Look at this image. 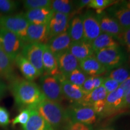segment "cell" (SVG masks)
Returning <instances> with one entry per match:
<instances>
[{
  "instance_id": "obj_1",
  "label": "cell",
  "mask_w": 130,
  "mask_h": 130,
  "mask_svg": "<svg viewBox=\"0 0 130 130\" xmlns=\"http://www.w3.org/2000/svg\"><path fill=\"white\" fill-rule=\"evenodd\" d=\"M9 89L16 104L22 108H34L45 100L39 86L25 79L14 78L10 81Z\"/></svg>"
},
{
  "instance_id": "obj_2",
  "label": "cell",
  "mask_w": 130,
  "mask_h": 130,
  "mask_svg": "<svg viewBox=\"0 0 130 130\" xmlns=\"http://www.w3.org/2000/svg\"><path fill=\"white\" fill-rule=\"evenodd\" d=\"M54 130L62 129L69 121L67 111L58 102L45 100L34 108Z\"/></svg>"
},
{
  "instance_id": "obj_35",
  "label": "cell",
  "mask_w": 130,
  "mask_h": 130,
  "mask_svg": "<svg viewBox=\"0 0 130 130\" xmlns=\"http://www.w3.org/2000/svg\"><path fill=\"white\" fill-rule=\"evenodd\" d=\"M62 130H93L91 125L83 124L77 122H75L69 119L64 126L62 128Z\"/></svg>"
},
{
  "instance_id": "obj_27",
  "label": "cell",
  "mask_w": 130,
  "mask_h": 130,
  "mask_svg": "<svg viewBox=\"0 0 130 130\" xmlns=\"http://www.w3.org/2000/svg\"><path fill=\"white\" fill-rule=\"evenodd\" d=\"M107 94L108 93L104 87L102 86L98 88L93 89L90 93L86 95L78 104L92 107L96 102L101 100H105Z\"/></svg>"
},
{
  "instance_id": "obj_43",
  "label": "cell",
  "mask_w": 130,
  "mask_h": 130,
  "mask_svg": "<svg viewBox=\"0 0 130 130\" xmlns=\"http://www.w3.org/2000/svg\"><path fill=\"white\" fill-rule=\"evenodd\" d=\"M7 89V86L2 79L0 78V100L4 96Z\"/></svg>"
},
{
  "instance_id": "obj_12",
  "label": "cell",
  "mask_w": 130,
  "mask_h": 130,
  "mask_svg": "<svg viewBox=\"0 0 130 130\" xmlns=\"http://www.w3.org/2000/svg\"><path fill=\"white\" fill-rule=\"evenodd\" d=\"M56 56L60 74L66 77L74 70L79 68V61L70 52L66 51Z\"/></svg>"
},
{
  "instance_id": "obj_47",
  "label": "cell",
  "mask_w": 130,
  "mask_h": 130,
  "mask_svg": "<svg viewBox=\"0 0 130 130\" xmlns=\"http://www.w3.org/2000/svg\"><path fill=\"white\" fill-rule=\"evenodd\" d=\"M128 60H129V61L130 62V52H129V55H128Z\"/></svg>"
},
{
  "instance_id": "obj_32",
  "label": "cell",
  "mask_w": 130,
  "mask_h": 130,
  "mask_svg": "<svg viewBox=\"0 0 130 130\" xmlns=\"http://www.w3.org/2000/svg\"><path fill=\"white\" fill-rule=\"evenodd\" d=\"M117 1L113 0H90L88 6L90 8L95 9L98 14L102 13L106 8L110 7Z\"/></svg>"
},
{
  "instance_id": "obj_24",
  "label": "cell",
  "mask_w": 130,
  "mask_h": 130,
  "mask_svg": "<svg viewBox=\"0 0 130 130\" xmlns=\"http://www.w3.org/2000/svg\"><path fill=\"white\" fill-rule=\"evenodd\" d=\"M13 63L0 46V77L10 81L16 77Z\"/></svg>"
},
{
  "instance_id": "obj_39",
  "label": "cell",
  "mask_w": 130,
  "mask_h": 130,
  "mask_svg": "<svg viewBox=\"0 0 130 130\" xmlns=\"http://www.w3.org/2000/svg\"><path fill=\"white\" fill-rule=\"evenodd\" d=\"M121 43L126 46L128 52H130V27L123 30L121 41Z\"/></svg>"
},
{
  "instance_id": "obj_23",
  "label": "cell",
  "mask_w": 130,
  "mask_h": 130,
  "mask_svg": "<svg viewBox=\"0 0 130 130\" xmlns=\"http://www.w3.org/2000/svg\"><path fill=\"white\" fill-rule=\"evenodd\" d=\"M109 13L123 30L129 28L130 10L121 4L111 7L109 9Z\"/></svg>"
},
{
  "instance_id": "obj_38",
  "label": "cell",
  "mask_w": 130,
  "mask_h": 130,
  "mask_svg": "<svg viewBox=\"0 0 130 130\" xmlns=\"http://www.w3.org/2000/svg\"><path fill=\"white\" fill-rule=\"evenodd\" d=\"M10 123L9 113L6 108L0 106V125L6 126Z\"/></svg>"
},
{
  "instance_id": "obj_41",
  "label": "cell",
  "mask_w": 130,
  "mask_h": 130,
  "mask_svg": "<svg viewBox=\"0 0 130 130\" xmlns=\"http://www.w3.org/2000/svg\"><path fill=\"white\" fill-rule=\"evenodd\" d=\"M105 78L100 77V76H97V77H93V83L95 89L101 87L103 84V82L104 81Z\"/></svg>"
},
{
  "instance_id": "obj_33",
  "label": "cell",
  "mask_w": 130,
  "mask_h": 130,
  "mask_svg": "<svg viewBox=\"0 0 130 130\" xmlns=\"http://www.w3.org/2000/svg\"><path fill=\"white\" fill-rule=\"evenodd\" d=\"M50 0H25L23 1L24 7L27 10L40 8H50Z\"/></svg>"
},
{
  "instance_id": "obj_31",
  "label": "cell",
  "mask_w": 130,
  "mask_h": 130,
  "mask_svg": "<svg viewBox=\"0 0 130 130\" xmlns=\"http://www.w3.org/2000/svg\"><path fill=\"white\" fill-rule=\"evenodd\" d=\"M129 75L128 69L124 67H119L111 71L108 74V77L116 81L120 84L125 80L128 77H129Z\"/></svg>"
},
{
  "instance_id": "obj_5",
  "label": "cell",
  "mask_w": 130,
  "mask_h": 130,
  "mask_svg": "<svg viewBox=\"0 0 130 130\" xmlns=\"http://www.w3.org/2000/svg\"><path fill=\"white\" fill-rule=\"evenodd\" d=\"M25 43L15 34L0 28V46L13 61L20 54Z\"/></svg>"
},
{
  "instance_id": "obj_13",
  "label": "cell",
  "mask_w": 130,
  "mask_h": 130,
  "mask_svg": "<svg viewBox=\"0 0 130 130\" xmlns=\"http://www.w3.org/2000/svg\"><path fill=\"white\" fill-rule=\"evenodd\" d=\"M49 40L48 24H29L27 30L26 43L46 44Z\"/></svg>"
},
{
  "instance_id": "obj_45",
  "label": "cell",
  "mask_w": 130,
  "mask_h": 130,
  "mask_svg": "<svg viewBox=\"0 0 130 130\" xmlns=\"http://www.w3.org/2000/svg\"><path fill=\"white\" fill-rule=\"evenodd\" d=\"M123 6L127 8L129 10H130V1H122L121 3Z\"/></svg>"
},
{
  "instance_id": "obj_18",
  "label": "cell",
  "mask_w": 130,
  "mask_h": 130,
  "mask_svg": "<svg viewBox=\"0 0 130 130\" xmlns=\"http://www.w3.org/2000/svg\"><path fill=\"white\" fill-rule=\"evenodd\" d=\"M79 68L90 77H97L107 72L104 66L101 64L94 56L79 61Z\"/></svg>"
},
{
  "instance_id": "obj_8",
  "label": "cell",
  "mask_w": 130,
  "mask_h": 130,
  "mask_svg": "<svg viewBox=\"0 0 130 130\" xmlns=\"http://www.w3.org/2000/svg\"><path fill=\"white\" fill-rule=\"evenodd\" d=\"M45 44L37 43H25L21 54L41 75L43 74V53Z\"/></svg>"
},
{
  "instance_id": "obj_11",
  "label": "cell",
  "mask_w": 130,
  "mask_h": 130,
  "mask_svg": "<svg viewBox=\"0 0 130 130\" xmlns=\"http://www.w3.org/2000/svg\"><path fill=\"white\" fill-rule=\"evenodd\" d=\"M83 22L84 41L91 42L102 33L96 15L92 12H86L82 17Z\"/></svg>"
},
{
  "instance_id": "obj_26",
  "label": "cell",
  "mask_w": 130,
  "mask_h": 130,
  "mask_svg": "<svg viewBox=\"0 0 130 130\" xmlns=\"http://www.w3.org/2000/svg\"><path fill=\"white\" fill-rule=\"evenodd\" d=\"M91 45L95 54L103 49L119 46L118 41L111 36L104 32H102L91 42Z\"/></svg>"
},
{
  "instance_id": "obj_14",
  "label": "cell",
  "mask_w": 130,
  "mask_h": 130,
  "mask_svg": "<svg viewBox=\"0 0 130 130\" xmlns=\"http://www.w3.org/2000/svg\"><path fill=\"white\" fill-rule=\"evenodd\" d=\"M57 77L60 83L63 96L74 104H78L86 95L81 87L69 83L61 74L58 75Z\"/></svg>"
},
{
  "instance_id": "obj_34",
  "label": "cell",
  "mask_w": 130,
  "mask_h": 130,
  "mask_svg": "<svg viewBox=\"0 0 130 130\" xmlns=\"http://www.w3.org/2000/svg\"><path fill=\"white\" fill-rule=\"evenodd\" d=\"M30 108H27L22 109L20 113H19V115L12 120V123L13 126H14L18 124L21 125L22 126L25 125L27 122H28L29 118H30Z\"/></svg>"
},
{
  "instance_id": "obj_30",
  "label": "cell",
  "mask_w": 130,
  "mask_h": 130,
  "mask_svg": "<svg viewBox=\"0 0 130 130\" xmlns=\"http://www.w3.org/2000/svg\"><path fill=\"white\" fill-rule=\"evenodd\" d=\"M19 1L14 0H0V13L8 15L15 12L19 7Z\"/></svg>"
},
{
  "instance_id": "obj_7",
  "label": "cell",
  "mask_w": 130,
  "mask_h": 130,
  "mask_svg": "<svg viewBox=\"0 0 130 130\" xmlns=\"http://www.w3.org/2000/svg\"><path fill=\"white\" fill-rule=\"evenodd\" d=\"M66 111L71 121L87 125L93 124L97 120L96 114L91 107L73 104Z\"/></svg>"
},
{
  "instance_id": "obj_17",
  "label": "cell",
  "mask_w": 130,
  "mask_h": 130,
  "mask_svg": "<svg viewBox=\"0 0 130 130\" xmlns=\"http://www.w3.org/2000/svg\"><path fill=\"white\" fill-rule=\"evenodd\" d=\"M53 12L50 8H40L27 10L25 17L31 24H48L53 16Z\"/></svg>"
},
{
  "instance_id": "obj_19",
  "label": "cell",
  "mask_w": 130,
  "mask_h": 130,
  "mask_svg": "<svg viewBox=\"0 0 130 130\" xmlns=\"http://www.w3.org/2000/svg\"><path fill=\"white\" fill-rule=\"evenodd\" d=\"M14 62L27 80L32 81L41 75L33 65L27 60L21 54L15 58Z\"/></svg>"
},
{
  "instance_id": "obj_15",
  "label": "cell",
  "mask_w": 130,
  "mask_h": 130,
  "mask_svg": "<svg viewBox=\"0 0 130 130\" xmlns=\"http://www.w3.org/2000/svg\"><path fill=\"white\" fill-rule=\"evenodd\" d=\"M69 25V16L53 12V16L48 24L49 40L52 37L67 31Z\"/></svg>"
},
{
  "instance_id": "obj_4",
  "label": "cell",
  "mask_w": 130,
  "mask_h": 130,
  "mask_svg": "<svg viewBox=\"0 0 130 130\" xmlns=\"http://www.w3.org/2000/svg\"><path fill=\"white\" fill-rule=\"evenodd\" d=\"M94 56L107 71L121 67L126 60L125 55L120 46L103 49Z\"/></svg>"
},
{
  "instance_id": "obj_20",
  "label": "cell",
  "mask_w": 130,
  "mask_h": 130,
  "mask_svg": "<svg viewBox=\"0 0 130 130\" xmlns=\"http://www.w3.org/2000/svg\"><path fill=\"white\" fill-rule=\"evenodd\" d=\"M68 51L79 61L93 56L95 54L91 43L84 40L72 42Z\"/></svg>"
},
{
  "instance_id": "obj_25",
  "label": "cell",
  "mask_w": 130,
  "mask_h": 130,
  "mask_svg": "<svg viewBox=\"0 0 130 130\" xmlns=\"http://www.w3.org/2000/svg\"><path fill=\"white\" fill-rule=\"evenodd\" d=\"M68 32L72 42L84 40L83 22L82 17L76 16L70 22Z\"/></svg>"
},
{
  "instance_id": "obj_36",
  "label": "cell",
  "mask_w": 130,
  "mask_h": 130,
  "mask_svg": "<svg viewBox=\"0 0 130 130\" xmlns=\"http://www.w3.org/2000/svg\"><path fill=\"white\" fill-rule=\"evenodd\" d=\"M119 83H118L116 81L107 77L104 78L102 86L104 87L107 93H110L118 89L119 87Z\"/></svg>"
},
{
  "instance_id": "obj_9",
  "label": "cell",
  "mask_w": 130,
  "mask_h": 130,
  "mask_svg": "<svg viewBox=\"0 0 130 130\" xmlns=\"http://www.w3.org/2000/svg\"><path fill=\"white\" fill-rule=\"evenodd\" d=\"M96 18L102 32L111 36L119 42L121 41L123 29L113 18L103 12L96 15Z\"/></svg>"
},
{
  "instance_id": "obj_21",
  "label": "cell",
  "mask_w": 130,
  "mask_h": 130,
  "mask_svg": "<svg viewBox=\"0 0 130 130\" xmlns=\"http://www.w3.org/2000/svg\"><path fill=\"white\" fill-rule=\"evenodd\" d=\"M43 75L57 76L60 74L56 56L51 51L48 46L45 44L43 53Z\"/></svg>"
},
{
  "instance_id": "obj_3",
  "label": "cell",
  "mask_w": 130,
  "mask_h": 130,
  "mask_svg": "<svg viewBox=\"0 0 130 130\" xmlns=\"http://www.w3.org/2000/svg\"><path fill=\"white\" fill-rule=\"evenodd\" d=\"M30 23L24 13L3 15L0 14V28L15 34L26 43L27 30Z\"/></svg>"
},
{
  "instance_id": "obj_37",
  "label": "cell",
  "mask_w": 130,
  "mask_h": 130,
  "mask_svg": "<svg viewBox=\"0 0 130 130\" xmlns=\"http://www.w3.org/2000/svg\"><path fill=\"white\" fill-rule=\"evenodd\" d=\"M81 88L84 93H85V95L89 93L93 89H95L93 83V77H89L87 78V79L84 83Z\"/></svg>"
},
{
  "instance_id": "obj_6",
  "label": "cell",
  "mask_w": 130,
  "mask_h": 130,
  "mask_svg": "<svg viewBox=\"0 0 130 130\" xmlns=\"http://www.w3.org/2000/svg\"><path fill=\"white\" fill-rule=\"evenodd\" d=\"M40 89L45 100L55 102H60L63 96L60 83L57 76L43 75L40 80Z\"/></svg>"
},
{
  "instance_id": "obj_29",
  "label": "cell",
  "mask_w": 130,
  "mask_h": 130,
  "mask_svg": "<svg viewBox=\"0 0 130 130\" xmlns=\"http://www.w3.org/2000/svg\"><path fill=\"white\" fill-rule=\"evenodd\" d=\"M88 77V75L81 71L80 68H78L74 70L64 78L72 84L81 87Z\"/></svg>"
},
{
  "instance_id": "obj_16",
  "label": "cell",
  "mask_w": 130,
  "mask_h": 130,
  "mask_svg": "<svg viewBox=\"0 0 130 130\" xmlns=\"http://www.w3.org/2000/svg\"><path fill=\"white\" fill-rule=\"evenodd\" d=\"M71 37L67 31L52 37L46 43V45L54 56L68 51L72 43Z\"/></svg>"
},
{
  "instance_id": "obj_28",
  "label": "cell",
  "mask_w": 130,
  "mask_h": 130,
  "mask_svg": "<svg viewBox=\"0 0 130 130\" xmlns=\"http://www.w3.org/2000/svg\"><path fill=\"white\" fill-rule=\"evenodd\" d=\"M50 9L54 13H60L69 16L74 12V5L68 0H54L51 1Z\"/></svg>"
},
{
  "instance_id": "obj_46",
  "label": "cell",
  "mask_w": 130,
  "mask_h": 130,
  "mask_svg": "<svg viewBox=\"0 0 130 130\" xmlns=\"http://www.w3.org/2000/svg\"><path fill=\"white\" fill-rule=\"evenodd\" d=\"M97 130H115V129L113 127H111V126H106V127L101 128Z\"/></svg>"
},
{
  "instance_id": "obj_22",
  "label": "cell",
  "mask_w": 130,
  "mask_h": 130,
  "mask_svg": "<svg viewBox=\"0 0 130 130\" xmlns=\"http://www.w3.org/2000/svg\"><path fill=\"white\" fill-rule=\"evenodd\" d=\"M30 116L25 125L22 126L23 130H54L41 116L36 110L30 108Z\"/></svg>"
},
{
  "instance_id": "obj_42",
  "label": "cell",
  "mask_w": 130,
  "mask_h": 130,
  "mask_svg": "<svg viewBox=\"0 0 130 130\" xmlns=\"http://www.w3.org/2000/svg\"><path fill=\"white\" fill-rule=\"evenodd\" d=\"M130 109V89L125 93L123 99V109Z\"/></svg>"
},
{
  "instance_id": "obj_10",
  "label": "cell",
  "mask_w": 130,
  "mask_h": 130,
  "mask_svg": "<svg viewBox=\"0 0 130 130\" xmlns=\"http://www.w3.org/2000/svg\"><path fill=\"white\" fill-rule=\"evenodd\" d=\"M124 96V92L120 87L107 94L105 98V110L102 117L111 116L123 110Z\"/></svg>"
},
{
  "instance_id": "obj_44",
  "label": "cell",
  "mask_w": 130,
  "mask_h": 130,
  "mask_svg": "<svg viewBox=\"0 0 130 130\" xmlns=\"http://www.w3.org/2000/svg\"><path fill=\"white\" fill-rule=\"evenodd\" d=\"M90 0H81V1H79L77 2V7L78 10H80L83 9L86 6H88L89 3H90Z\"/></svg>"
},
{
  "instance_id": "obj_40",
  "label": "cell",
  "mask_w": 130,
  "mask_h": 130,
  "mask_svg": "<svg viewBox=\"0 0 130 130\" xmlns=\"http://www.w3.org/2000/svg\"><path fill=\"white\" fill-rule=\"evenodd\" d=\"M119 87L122 89L125 95L126 92L130 89V75L123 83L120 84Z\"/></svg>"
}]
</instances>
